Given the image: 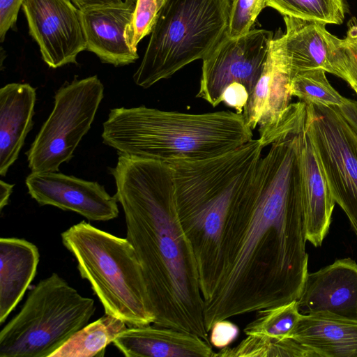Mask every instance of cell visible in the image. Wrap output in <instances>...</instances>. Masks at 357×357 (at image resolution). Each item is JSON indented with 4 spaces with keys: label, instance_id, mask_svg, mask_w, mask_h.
Masks as SVG:
<instances>
[{
    "label": "cell",
    "instance_id": "cell-14",
    "mask_svg": "<svg viewBox=\"0 0 357 357\" xmlns=\"http://www.w3.org/2000/svg\"><path fill=\"white\" fill-rule=\"evenodd\" d=\"M297 303L302 314H329L357 321V263L344 258L308 273Z\"/></svg>",
    "mask_w": 357,
    "mask_h": 357
},
{
    "label": "cell",
    "instance_id": "cell-29",
    "mask_svg": "<svg viewBox=\"0 0 357 357\" xmlns=\"http://www.w3.org/2000/svg\"><path fill=\"white\" fill-rule=\"evenodd\" d=\"M209 333L210 344L221 349L229 347L236 340L239 335V328L231 321L222 319L213 324Z\"/></svg>",
    "mask_w": 357,
    "mask_h": 357
},
{
    "label": "cell",
    "instance_id": "cell-8",
    "mask_svg": "<svg viewBox=\"0 0 357 357\" xmlns=\"http://www.w3.org/2000/svg\"><path fill=\"white\" fill-rule=\"evenodd\" d=\"M103 96L104 86L97 75L75 77L56 91L53 109L26 152L31 172H58L72 159Z\"/></svg>",
    "mask_w": 357,
    "mask_h": 357
},
{
    "label": "cell",
    "instance_id": "cell-34",
    "mask_svg": "<svg viewBox=\"0 0 357 357\" xmlns=\"http://www.w3.org/2000/svg\"><path fill=\"white\" fill-rule=\"evenodd\" d=\"M14 184H10L2 180L0 181V211L8 204Z\"/></svg>",
    "mask_w": 357,
    "mask_h": 357
},
{
    "label": "cell",
    "instance_id": "cell-1",
    "mask_svg": "<svg viewBox=\"0 0 357 357\" xmlns=\"http://www.w3.org/2000/svg\"><path fill=\"white\" fill-rule=\"evenodd\" d=\"M301 132L261 156L225 222L206 330L219 320L297 301L308 273L301 196Z\"/></svg>",
    "mask_w": 357,
    "mask_h": 357
},
{
    "label": "cell",
    "instance_id": "cell-9",
    "mask_svg": "<svg viewBox=\"0 0 357 357\" xmlns=\"http://www.w3.org/2000/svg\"><path fill=\"white\" fill-rule=\"evenodd\" d=\"M305 130L357 237V132L337 107L307 105Z\"/></svg>",
    "mask_w": 357,
    "mask_h": 357
},
{
    "label": "cell",
    "instance_id": "cell-6",
    "mask_svg": "<svg viewBox=\"0 0 357 357\" xmlns=\"http://www.w3.org/2000/svg\"><path fill=\"white\" fill-rule=\"evenodd\" d=\"M230 0H160L135 83L147 89L204 59L225 36Z\"/></svg>",
    "mask_w": 357,
    "mask_h": 357
},
{
    "label": "cell",
    "instance_id": "cell-31",
    "mask_svg": "<svg viewBox=\"0 0 357 357\" xmlns=\"http://www.w3.org/2000/svg\"><path fill=\"white\" fill-rule=\"evenodd\" d=\"M250 93L243 84L233 83L228 86L222 93L221 101L229 107L235 109L236 112L242 114Z\"/></svg>",
    "mask_w": 357,
    "mask_h": 357
},
{
    "label": "cell",
    "instance_id": "cell-4",
    "mask_svg": "<svg viewBox=\"0 0 357 357\" xmlns=\"http://www.w3.org/2000/svg\"><path fill=\"white\" fill-rule=\"evenodd\" d=\"M252 137L236 112L188 114L145 106L112 109L102 133L103 143L119 153L166 163L216 157Z\"/></svg>",
    "mask_w": 357,
    "mask_h": 357
},
{
    "label": "cell",
    "instance_id": "cell-30",
    "mask_svg": "<svg viewBox=\"0 0 357 357\" xmlns=\"http://www.w3.org/2000/svg\"><path fill=\"white\" fill-rule=\"evenodd\" d=\"M24 0H0V41L3 43L8 30L15 26L17 15Z\"/></svg>",
    "mask_w": 357,
    "mask_h": 357
},
{
    "label": "cell",
    "instance_id": "cell-24",
    "mask_svg": "<svg viewBox=\"0 0 357 357\" xmlns=\"http://www.w3.org/2000/svg\"><path fill=\"white\" fill-rule=\"evenodd\" d=\"M326 71L314 69L295 75L290 81L292 96L306 105L341 107L350 101L340 94L330 84Z\"/></svg>",
    "mask_w": 357,
    "mask_h": 357
},
{
    "label": "cell",
    "instance_id": "cell-11",
    "mask_svg": "<svg viewBox=\"0 0 357 357\" xmlns=\"http://www.w3.org/2000/svg\"><path fill=\"white\" fill-rule=\"evenodd\" d=\"M22 9L50 68L77 63V55L86 50L80 10L70 0H24Z\"/></svg>",
    "mask_w": 357,
    "mask_h": 357
},
{
    "label": "cell",
    "instance_id": "cell-10",
    "mask_svg": "<svg viewBox=\"0 0 357 357\" xmlns=\"http://www.w3.org/2000/svg\"><path fill=\"white\" fill-rule=\"evenodd\" d=\"M273 39V32L265 29H252L238 38L225 34L202 59L196 97L215 107L222 102L225 89L235 82L245 86L250 95L261 74Z\"/></svg>",
    "mask_w": 357,
    "mask_h": 357
},
{
    "label": "cell",
    "instance_id": "cell-18",
    "mask_svg": "<svg viewBox=\"0 0 357 357\" xmlns=\"http://www.w3.org/2000/svg\"><path fill=\"white\" fill-rule=\"evenodd\" d=\"M36 89L27 83H10L0 89V175H6L18 158L33 126Z\"/></svg>",
    "mask_w": 357,
    "mask_h": 357
},
{
    "label": "cell",
    "instance_id": "cell-5",
    "mask_svg": "<svg viewBox=\"0 0 357 357\" xmlns=\"http://www.w3.org/2000/svg\"><path fill=\"white\" fill-rule=\"evenodd\" d=\"M105 314L130 327L153 324L140 263L130 242L82 221L61 234Z\"/></svg>",
    "mask_w": 357,
    "mask_h": 357
},
{
    "label": "cell",
    "instance_id": "cell-16",
    "mask_svg": "<svg viewBox=\"0 0 357 357\" xmlns=\"http://www.w3.org/2000/svg\"><path fill=\"white\" fill-rule=\"evenodd\" d=\"M299 168L305 237L318 247L328 231L335 202L305 126L301 131Z\"/></svg>",
    "mask_w": 357,
    "mask_h": 357
},
{
    "label": "cell",
    "instance_id": "cell-28",
    "mask_svg": "<svg viewBox=\"0 0 357 357\" xmlns=\"http://www.w3.org/2000/svg\"><path fill=\"white\" fill-rule=\"evenodd\" d=\"M343 78L357 94V22H348L347 36L342 39Z\"/></svg>",
    "mask_w": 357,
    "mask_h": 357
},
{
    "label": "cell",
    "instance_id": "cell-2",
    "mask_svg": "<svg viewBox=\"0 0 357 357\" xmlns=\"http://www.w3.org/2000/svg\"><path fill=\"white\" fill-rule=\"evenodd\" d=\"M110 172L125 215L126 238L141 265L153 324L209 342L197 262L178 218L170 165L119 153Z\"/></svg>",
    "mask_w": 357,
    "mask_h": 357
},
{
    "label": "cell",
    "instance_id": "cell-32",
    "mask_svg": "<svg viewBox=\"0 0 357 357\" xmlns=\"http://www.w3.org/2000/svg\"><path fill=\"white\" fill-rule=\"evenodd\" d=\"M79 10L121 3L123 0H70Z\"/></svg>",
    "mask_w": 357,
    "mask_h": 357
},
{
    "label": "cell",
    "instance_id": "cell-23",
    "mask_svg": "<svg viewBox=\"0 0 357 357\" xmlns=\"http://www.w3.org/2000/svg\"><path fill=\"white\" fill-rule=\"evenodd\" d=\"M255 319L243 329L246 335L265 336L273 339L291 338L302 314L297 301L256 312Z\"/></svg>",
    "mask_w": 357,
    "mask_h": 357
},
{
    "label": "cell",
    "instance_id": "cell-17",
    "mask_svg": "<svg viewBox=\"0 0 357 357\" xmlns=\"http://www.w3.org/2000/svg\"><path fill=\"white\" fill-rule=\"evenodd\" d=\"M114 346L127 357H215L209 342L198 335L153 324L126 328Z\"/></svg>",
    "mask_w": 357,
    "mask_h": 357
},
{
    "label": "cell",
    "instance_id": "cell-19",
    "mask_svg": "<svg viewBox=\"0 0 357 357\" xmlns=\"http://www.w3.org/2000/svg\"><path fill=\"white\" fill-rule=\"evenodd\" d=\"M39 259L33 243L24 238H0V324L22 300L35 278Z\"/></svg>",
    "mask_w": 357,
    "mask_h": 357
},
{
    "label": "cell",
    "instance_id": "cell-21",
    "mask_svg": "<svg viewBox=\"0 0 357 357\" xmlns=\"http://www.w3.org/2000/svg\"><path fill=\"white\" fill-rule=\"evenodd\" d=\"M126 325L122 319L105 314L77 331L50 357H102Z\"/></svg>",
    "mask_w": 357,
    "mask_h": 357
},
{
    "label": "cell",
    "instance_id": "cell-20",
    "mask_svg": "<svg viewBox=\"0 0 357 357\" xmlns=\"http://www.w3.org/2000/svg\"><path fill=\"white\" fill-rule=\"evenodd\" d=\"M291 338L317 357H357V321L329 314H302Z\"/></svg>",
    "mask_w": 357,
    "mask_h": 357
},
{
    "label": "cell",
    "instance_id": "cell-26",
    "mask_svg": "<svg viewBox=\"0 0 357 357\" xmlns=\"http://www.w3.org/2000/svg\"><path fill=\"white\" fill-rule=\"evenodd\" d=\"M160 8V0H137L132 20L125 32L131 49L137 52L138 43L151 33Z\"/></svg>",
    "mask_w": 357,
    "mask_h": 357
},
{
    "label": "cell",
    "instance_id": "cell-3",
    "mask_svg": "<svg viewBox=\"0 0 357 357\" xmlns=\"http://www.w3.org/2000/svg\"><path fill=\"white\" fill-rule=\"evenodd\" d=\"M259 139L211 158L170 165L178 218L197 262L204 303L211 296L230 207L251 179L264 149Z\"/></svg>",
    "mask_w": 357,
    "mask_h": 357
},
{
    "label": "cell",
    "instance_id": "cell-27",
    "mask_svg": "<svg viewBox=\"0 0 357 357\" xmlns=\"http://www.w3.org/2000/svg\"><path fill=\"white\" fill-rule=\"evenodd\" d=\"M268 0H232L226 35L238 38L248 33Z\"/></svg>",
    "mask_w": 357,
    "mask_h": 357
},
{
    "label": "cell",
    "instance_id": "cell-22",
    "mask_svg": "<svg viewBox=\"0 0 357 357\" xmlns=\"http://www.w3.org/2000/svg\"><path fill=\"white\" fill-rule=\"evenodd\" d=\"M215 357H317V355L293 338L278 340L247 335L237 346L221 349Z\"/></svg>",
    "mask_w": 357,
    "mask_h": 357
},
{
    "label": "cell",
    "instance_id": "cell-13",
    "mask_svg": "<svg viewBox=\"0 0 357 357\" xmlns=\"http://www.w3.org/2000/svg\"><path fill=\"white\" fill-rule=\"evenodd\" d=\"M25 184L31 198L40 206L70 211L93 221L113 220L119 213L115 196H111L96 181L47 172H31Z\"/></svg>",
    "mask_w": 357,
    "mask_h": 357
},
{
    "label": "cell",
    "instance_id": "cell-7",
    "mask_svg": "<svg viewBox=\"0 0 357 357\" xmlns=\"http://www.w3.org/2000/svg\"><path fill=\"white\" fill-rule=\"evenodd\" d=\"M96 309L93 299L53 273L33 287L1 329L0 357H50L89 324Z\"/></svg>",
    "mask_w": 357,
    "mask_h": 357
},
{
    "label": "cell",
    "instance_id": "cell-15",
    "mask_svg": "<svg viewBox=\"0 0 357 357\" xmlns=\"http://www.w3.org/2000/svg\"><path fill=\"white\" fill-rule=\"evenodd\" d=\"M135 3H121L80 10L86 42V50L102 63L122 66L135 62L137 52L128 45L125 32L130 24Z\"/></svg>",
    "mask_w": 357,
    "mask_h": 357
},
{
    "label": "cell",
    "instance_id": "cell-12",
    "mask_svg": "<svg viewBox=\"0 0 357 357\" xmlns=\"http://www.w3.org/2000/svg\"><path fill=\"white\" fill-rule=\"evenodd\" d=\"M285 33L271 43L270 52L291 79L298 73L322 69L343 78L342 39L326 24L283 16Z\"/></svg>",
    "mask_w": 357,
    "mask_h": 357
},
{
    "label": "cell",
    "instance_id": "cell-33",
    "mask_svg": "<svg viewBox=\"0 0 357 357\" xmlns=\"http://www.w3.org/2000/svg\"><path fill=\"white\" fill-rule=\"evenodd\" d=\"M338 109L357 132V102L350 100L348 103Z\"/></svg>",
    "mask_w": 357,
    "mask_h": 357
},
{
    "label": "cell",
    "instance_id": "cell-35",
    "mask_svg": "<svg viewBox=\"0 0 357 357\" xmlns=\"http://www.w3.org/2000/svg\"><path fill=\"white\" fill-rule=\"evenodd\" d=\"M126 1H131V2H133V3H136L137 0H126Z\"/></svg>",
    "mask_w": 357,
    "mask_h": 357
},
{
    "label": "cell",
    "instance_id": "cell-25",
    "mask_svg": "<svg viewBox=\"0 0 357 357\" xmlns=\"http://www.w3.org/2000/svg\"><path fill=\"white\" fill-rule=\"evenodd\" d=\"M267 6L283 16L341 24L347 13L346 0H268Z\"/></svg>",
    "mask_w": 357,
    "mask_h": 357
}]
</instances>
